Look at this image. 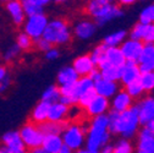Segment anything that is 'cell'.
<instances>
[{"mask_svg":"<svg viewBox=\"0 0 154 153\" xmlns=\"http://www.w3.org/2000/svg\"><path fill=\"white\" fill-rule=\"evenodd\" d=\"M111 133L108 129V115L93 117L86 133L85 152L86 153H98L100 148L111 141Z\"/></svg>","mask_w":154,"mask_h":153,"instance_id":"cell-1","label":"cell"},{"mask_svg":"<svg viewBox=\"0 0 154 153\" xmlns=\"http://www.w3.org/2000/svg\"><path fill=\"white\" fill-rule=\"evenodd\" d=\"M86 11L98 27H103L124 16V10L120 6L104 0H88Z\"/></svg>","mask_w":154,"mask_h":153,"instance_id":"cell-2","label":"cell"},{"mask_svg":"<svg viewBox=\"0 0 154 153\" xmlns=\"http://www.w3.org/2000/svg\"><path fill=\"white\" fill-rule=\"evenodd\" d=\"M140 127L141 124L137 114V108L133 104L128 109L118 113L116 121H115V125L111 130V135H118L120 137L132 140L138 132Z\"/></svg>","mask_w":154,"mask_h":153,"instance_id":"cell-3","label":"cell"},{"mask_svg":"<svg viewBox=\"0 0 154 153\" xmlns=\"http://www.w3.org/2000/svg\"><path fill=\"white\" fill-rule=\"evenodd\" d=\"M42 37L51 45L63 47L71 42L72 28L64 18H51L48 21Z\"/></svg>","mask_w":154,"mask_h":153,"instance_id":"cell-4","label":"cell"},{"mask_svg":"<svg viewBox=\"0 0 154 153\" xmlns=\"http://www.w3.org/2000/svg\"><path fill=\"white\" fill-rule=\"evenodd\" d=\"M63 143L66 145L71 152H80L85 148L86 132L82 129V125L79 124H66L61 132Z\"/></svg>","mask_w":154,"mask_h":153,"instance_id":"cell-5","label":"cell"},{"mask_svg":"<svg viewBox=\"0 0 154 153\" xmlns=\"http://www.w3.org/2000/svg\"><path fill=\"white\" fill-rule=\"evenodd\" d=\"M48 21H49V17L44 12L26 16L25 21L22 23L23 32L27 33L32 39H37V38L42 37L43 31H44Z\"/></svg>","mask_w":154,"mask_h":153,"instance_id":"cell-6","label":"cell"},{"mask_svg":"<svg viewBox=\"0 0 154 153\" xmlns=\"http://www.w3.org/2000/svg\"><path fill=\"white\" fill-rule=\"evenodd\" d=\"M20 136L26 146L27 151H32L37 147H41L43 141V132L34 123H27L20 129Z\"/></svg>","mask_w":154,"mask_h":153,"instance_id":"cell-7","label":"cell"},{"mask_svg":"<svg viewBox=\"0 0 154 153\" xmlns=\"http://www.w3.org/2000/svg\"><path fill=\"white\" fill-rule=\"evenodd\" d=\"M26 146L17 130H10L2 136L0 153H25Z\"/></svg>","mask_w":154,"mask_h":153,"instance_id":"cell-8","label":"cell"},{"mask_svg":"<svg viewBox=\"0 0 154 153\" xmlns=\"http://www.w3.org/2000/svg\"><path fill=\"white\" fill-rule=\"evenodd\" d=\"M98 30V26L93 20L83 18V20L77 21L72 27V36H75L79 41L87 42L95 36Z\"/></svg>","mask_w":154,"mask_h":153,"instance_id":"cell-9","label":"cell"},{"mask_svg":"<svg viewBox=\"0 0 154 153\" xmlns=\"http://www.w3.org/2000/svg\"><path fill=\"white\" fill-rule=\"evenodd\" d=\"M137 135V143L134 151L138 153H153L154 152V130L141 126Z\"/></svg>","mask_w":154,"mask_h":153,"instance_id":"cell-10","label":"cell"},{"mask_svg":"<svg viewBox=\"0 0 154 153\" xmlns=\"http://www.w3.org/2000/svg\"><path fill=\"white\" fill-rule=\"evenodd\" d=\"M137 108V114L141 126H146L149 121L154 120V98L153 95H147L134 104Z\"/></svg>","mask_w":154,"mask_h":153,"instance_id":"cell-11","label":"cell"},{"mask_svg":"<svg viewBox=\"0 0 154 153\" xmlns=\"http://www.w3.org/2000/svg\"><path fill=\"white\" fill-rule=\"evenodd\" d=\"M127 37L132 39H138L143 43H153L154 42V26L153 23H141L137 22L130 32H127Z\"/></svg>","mask_w":154,"mask_h":153,"instance_id":"cell-12","label":"cell"},{"mask_svg":"<svg viewBox=\"0 0 154 153\" xmlns=\"http://www.w3.org/2000/svg\"><path fill=\"white\" fill-rule=\"evenodd\" d=\"M143 42L138 39H132V38H126V39L119 45L121 49L126 61H134L137 63L141 50L143 48Z\"/></svg>","mask_w":154,"mask_h":153,"instance_id":"cell-13","label":"cell"},{"mask_svg":"<svg viewBox=\"0 0 154 153\" xmlns=\"http://www.w3.org/2000/svg\"><path fill=\"white\" fill-rule=\"evenodd\" d=\"M110 109V101L109 98H105L103 95L95 94L92 98V101L88 103V105L85 108L87 115L93 118L97 115H102V114H106Z\"/></svg>","mask_w":154,"mask_h":153,"instance_id":"cell-14","label":"cell"},{"mask_svg":"<svg viewBox=\"0 0 154 153\" xmlns=\"http://www.w3.org/2000/svg\"><path fill=\"white\" fill-rule=\"evenodd\" d=\"M141 72L154 71V45L153 43H144L137 60Z\"/></svg>","mask_w":154,"mask_h":153,"instance_id":"cell-15","label":"cell"},{"mask_svg":"<svg viewBox=\"0 0 154 153\" xmlns=\"http://www.w3.org/2000/svg\"><path fill=\"white\" fill-rule=\"evenodd\" d=\"M5 10L9 14L15 26H22L26 18V14L23 11L21 2H18V0H8L5 3Z\"/></svg>","mask_w":154,"mask_h":153,"instance_id":"cell-16","label":"cell"},{"mask_svg":"<svg viewBox=\"0 0 154 153\" xmlns=\"http://www.w3.org/2000/svg\"><path fill=\"white\" fill-rule=\"evenodd\" d=\"M109 101H110V109L115 111H124L133 105V98L125 89H119Z\"/></svg>","mask_w":154,"mask_h":153,"instance_id":"cell-17","label":"cell"},{"mask_svg":"<svg viewBox=\"0 0 154 153\" xmlns=\"http://www.w3.org/2000/svg\"><path fill=\"white\" fill-rule=\"evenodd\" d=\"M93 88H94V91L97 94L103 95V97L110 99L112 95L120 89V86L116 81H110V80L100 77L99 80L94 81Z\"/></svg>","mask_w":154,"mask_h":153,"instance_id":"cell-18","label":"cell"},{"mask_svg":"<svg viewBox=\"0 0 154 153\" xmlns=\"http://www.w3.org/2000/svg\"><path fill=\"white\" fill-rule=\"evenodd\" d=\"M140 67L138 64L134 61H126L122 66H121V73H120V82L126 86L133 81H137L140 79Z\"/></svg>","mask_w":154,"mask_h":153,"instance_id":"cell-19","label":"cell"},{"mask_svg":"<svg viewBox=\"0 0 154 153\" xmlns=\"http://www.w3.org/2000/svg\"><path fill=\"white\" fill-rule=\"evenodd\" d=\"M63 139L61 135H57V133H47V135H44L41 145L44 153H59Z\"/></svg>","mask_w":154,"mask_h":153,"instance_id":"cell-20","label":"cell"},{"mask_svg":"<svg viewBox=\"0 0 154 153\" xmlns=\"http://www.w3.org/2000/svg\"><path fill=\"white\" fill-rule=\"evenodd\" d=\"M72 67L79 73V76H88V73L95 67L89 54L80 55L72 61Z\"/></svg>","mask_w":154,"mask_h":153,"instance_id":"cell-21","label":"cell"},{"mask_svg":"<svg viewBox=\"0 0 154 153\" xmlns=\"http://www.w3.org/2000/svg\"><path fill=\"white\" fill-rule=\"evenodd\" d=\"M67 109H69V107L65 105V104H63L59 101L51 103L50 107H49L47 120L57 121V123L66 121L67 120Z\"/></svg>","mask_w":154,"mask_h":153,"instance_id":"cell-22","label":"cell"},{"mask_svg":"<svg viewBox=\"0 0 154 153\" xmlns=\"http://www.w3.org/2000/svg\"><path fill=\"white\" fill-rule=\"evenodd\" d=\"M80 76L75 71V69L72 67V65H66L63 66L56 73V83L57 86H63V85H69V83H73L77 81Z\"/></svg>","mask_w":154,"mask_h":153,"instance_id":"cell-23","label":"cell"},{"mask_svg":"<svg viewBox=\"0 0 154 153\" xmlns=\"http://www.w3.org/2000/svg\"><path fill=\"white\" fill-rule=\"evenodd\" d=\"M97 67L99 69L100 75H102L103 79L119 82V80H120V73H121V67H120V66L111 65V64H109L106 60H104V61H102Z\"/></svg>","mask_w":154,"mask_h":153,"instance_id":"cell-24","label":"cell"},{"mask_svg":"<svg viewBox=\"0 0 154 153\" xmlns=\"http://www.w3.org/2000/svg\"><path fill=\"white\" fill-rule=\"evenodd\" d=\"M49 107H50V103H48L45 101L41 99V102H38L34 105V108L32 109V111H31V120H32V123L41 124V123L45 121L47 118H48Z\"/></svg>","mask_w":154,"mask_h":153,"instance_id":"cell-25","label":"cell"},{"mask_svg":"<svg viewBox=\"0 0 154 153\" xmlns=\"http://www.w3.org/2000/svg\"><path fill=\"white\" fill-rule=\"evenodd\" d=\"M105 60L115 66H122L126 63V59L119 47H106L105 50Z\"/></svg>","mask_w":154,"mask_h":153,"instance_id":"cell-26","label":"cell"},{"mask_svg":"<svg viewBox=\"0 0 154 153\" xmlns=\"http://www.w3.org/2000/svg\"><path fill=\"white\" fill-rule=\"evenodd\" d=\"M126 38H127V31L126 30H118L115 32L106 34L103 39V43L106 47H119Z\"/></svg>","mask_w":154,"mask_h":153,"instance_id":"cell-27","label":"cell"},{"mask_svg":"<svg viewBox=\"0 0 154 153\" xmlns=\"http://www.w3.org/2000/svg\"><path fill=\"white\" fill-rule=\"evenodd\" d=\"M67 123L66 121H50V120H45L41 124H37L38 127L41 129V131L43 132V135H47V133H57V135H61V132L65 127Z\"/></svg>","mask_w":154,"mask_h":153,"instance_id":"cell-28","label":"cell"},{"mask_svg":"<svg viewBox=\"0 0 154 153\" xmlns=\"http://www.w3.org/2000/svg\"><path fill=\"white\" fill-rule=\"evenodd\" d=\"M134 151V146L131 139L120 137L116 142L112 143V153H132Z\"/></svg>","mask_w":154,"mask_h":153,"instance_id":"cell-29","label":"cell"},{"mask_svg":"<svg viewBox=\"0 0 154 153\" xmlns=\"http://www.w3.org/2000/svg\"><path fill=\"white\" fill-rule=\"evenodd\" d=\"M60 98V89L57 85H50L49 87H47L44 89V92L42 93V101H45L48 103H54L57 102Z\"/></svg>","mask_w":154,"mask_h":153,"instance_id":"cell-30","label":"cell"},{"mask_svg":"<svg viewBox=\"0 0 154 153\" xmlns=\"http://www.w3.org/2000/svg\"><path fill=\"white\" fill-rule=\"evenodd\" d=\"M138 81H140L142 88L144 89V92H152L154 89V72L153 71L141 72Z\"/></svg>","mask_w":154,"mask_h":153,"instance_id":"cell-31","label":"cell"},{"mask_svg":"<svg viewBox=\"0 0 154 153\" xmlns=\"http://www.w3.org/2000/svg\"><path fill=\"white\" fill-rule=\"evenodd\" d=\"M105 50H106V45L104 43H102V44L97 45L91 52L89 56H91V59H92V61L95 66H98L102 61L105 60Z\"/></svg>","mask_w":154,"mask_h":153,"instance_id":"cell-32","label":"cell"},{"mask_svg":"<svg viewBox=\"0 0 154 153\" xmlns=\"http://www.w3.org/2000/svg\"><path fill=\"white\" fill-rule=\"evenodd\" d=\"M22 8H23L26 16L44 12V8L41 6L35 0H25V2H22Z\"/></svg>","mask_w":154,"mask_h":153,"instance_id":"cell-33","label":"cell"},{"mask_svg":"<svg viewBox=\"0 0 154 153\" xmlns=\"http://www.w3.org/2000/svg\"><path fill=\"white\" fill-rule=\"evenodd\" d=\"M138 22L141 23H153L154 22V5L148 4L146 5L140 15H138Z\"/></svg>","mask_w":154,"mask_h":153,"instance_id":"cell-34","label":"cell"},{"mask_svg":"<svg viewBox=\"0 0 154 153\" xmlns=\"http://www.w3.org/2000/svg\"><path fill=\"white\" fill-rule=\"evenodd\" d=\"M125 91L131 95L133 99L141 98L142 95L146 93L144 89L142 88V86H141V83H140L138 80H137V81H133V82H131V83H128V85H126V86H125Z\"/></svg>","mask_w":154,"mask_h":153,"instance_id":"cell-35","label":"cell"},{"mask_svg":"<svg viewBox=\"0 0 154 153\" xmlns=\"http://www.w3.org/2000/svg\"><path fill=\"white\" fill-rule=\"evenodd\" d=\"M18 48L21 50H29L33 47V39L25 32H20L16 36V42Z\"/></svg>","mask_w":154,"mask_h":153,"instance_id":"cell-36","label":"cell"},{"mask_svg":"<svg viewBox=\"0 0 154 153\" xmlns=\"http://www.w3.org/2000/svg\"><path fill=\"white\" fill-rule=\"evenodd\" d=\"M21 52H22V50L18 48V45L15 43V44L8 47V48L4 50V53H3V59H4V61H6V63L14 61V60H16L18 56L21 55Z\"/></svg>","mask_w":154,"mask_h":153,"instance_id":"cell-37","label":"cell"},{"mask_svg":"<svg viewBox=\"0 0 154 153\" xmlns=\"http://www.w3.org/2000/svg\"><path fill=\"white\" fill-rule=\"evenodd\" d=\"M95 94H97V93H95L94 88L86 91L85 93H82V94L80 95V97H79V99H77V104H79L82 109H85V108L88 105V103L92 101V98L94 97Z\"/></svg>","mask_w":154,"mask_h":153,"instance_id":"cell-38","label":"cell"},{"mask_svg":"<svg viewBox=\"0 0 154 153\" xmlns=\"http://www.w3.org/2000/svg\"><path fill=\"white\" fill-rule=\"evenodd\" d=\"M60 55H61L60 49H59V48H55L54 45L50 47L47 52H44L45 60H48V61H56L57 59L60 58Z\"/></svg>","mask_w":154,"mask_h":153,"instance_id":"cell-39","label":"cell"},{"mask_svg":"<svg viewBox=\"0 0 154 153\" xmlns=\"http://www.w3.org/2000/svg\"><path fill=\"white\" fill-rule=\"evenodd\" d=\"M33 45H35V48L39 50V52H47L50 47H53L48 41H45L43 37H39L37 38V39H33Z\"/></svg>","mask_w":154,"mask_h":153,"instance_id":"cell-40","label":"cell"},{"mask_svg":"<svg viewBox=\"0 0 154 153\" xmlns=\"http://www.w3.org/2000/svg\"><path fill=\"white\" fill-rule=\"evenodd\" d=\"M81 110H82V108L79 104L69 105V109H67V119H71V120L77 119V118L81 115Z\"/></svg>","mask_w":154,"mask_h":153,"instance_id":"cell-41","label":"cell"},{"mask_svg":"<svg viewBox=\"0 0 154 153\" xmlns=\"http://www.w3.org/2000/svg\"><path fill=\"white\" fill-rule=\"evenodd\" d=\"M11 77H10V75H8L5 79H3L2 81H0V94H4L11 86Z\"/></svg>","mask_w":154,"mask_h":153,"instance_id":"cell-42","label":"cell"},{"mask_svg":"<svg viewBox=\"0 0 154 153\" xmlns=\"http://www.w3.org/2000/svg\"><path fill=\"white\" fill-rule=\"evenodd\" d=\"M88 76H89V77L93 80V81H97V80H99L100 77H102V75H100V71H99V69L97 67V66H95L89 73H88Z\"/></svg>","mask_w":154,"mask_h":153,"instance_id":"cell-43","label":"cell"},{"mask_svg":"<svg viewBox=\"0 0 154 153\" xmlns=\"http://www.w3.org/2000/svg\"><path fill=\"white\" fill-rule=\"evenodd\" d=\"M116 2L121 6H131L133 4H136L137 2H140V0H116Z\"/></svg>","mask_w":154,"mask_h":153,"instance_id":"cell-44","label":"cell"},{"mask_svg":"<svg viewBox=\"0 0 154 153\" xmlns=\"http://www.w3.org/2000/svg\"><path fill=\"white\" fill-rule=\"evenodd\" d=\"M100 152L102 153H112V143L111 142H108L106 145H104L100 148Z\"/></svg>","mask_w":154,"mask_h":153,"instance_id":"cell-45","label":"cell"},{"mask_svg":"<svg viewBox=\"0 0 154 153\" xmlns=\"http://www.w3.org/2000/svg\"><path fill=\"white\" fill-rule=\"evenodd\" d=\"M8 75H9L8 69L5 66H3V65H0V81H2L3 79H5Z\"/></svg>","mask_w":154,"mask_h":153,"instance_id":"cell-46","label":"cell"},{"mask_svg":"<svg viewBox=\"0 0 154 153\" xmlns=\"http://www.w3.org/2000/svg\"><path fill=\"white\" fill-rule=\"evenodd\" d=\"M35 2L38 3V4H39L41 6H43V8H45L47 5H49L51 2H53V0H35Z\"/></svg>","mask_w":154,"mask_h":153,"instance_id":"cell-47","label":"cell"},{"mask_svg":"<svg viewBox=\"0 0 154 153\" xmlns=\"http://www.w3.org/2000/svg\"><path fill=\"white\" fill-rule=\"evenodd\" d=\"M59 153H71V149H70V148H69L66 145H64V143H63V146L60 147Z\"/></svg>","mask_w":154,"mask_h":153,"instance_id":"cell-48","label":"cell"},{"mask_svg":"<svg viewBox=\"0 0 154 153\" xmlns=\"http://www.w3.org/2000/svg\"><path fill=\"white\" fill-rule=\"evenodd\" d=\"M54 3H56V4H64V3H67V2H70V0H53Z\"/></svg>","mask_w":154,"mask_h":153,"instance_id":"cell-49","label":"cell"},{"mask_svg":"<svg viewBox=\"0 0 154 153\" xmlns=\"http://www.w3.org/2000/svg\"><path fill=\"white\" fill-rule=\"evenodd\" d=\"M104 2H108V3H115L116 0H104Z\"/></svg>","mask_w":154,"mask_h":153,"instance_id":"cell-50","label":"cell"},{"mask_svg":"<svg viewBox=\"0 0 154 153\" xmlns=\"http://www.w3.org/2000/svg\"><path fill=\"white\" fill-rule=\"evenodd\" d=\"M8 0H0V4H3V3H6Z\"/></svg>","mask_w":154,"mask_h":153,"instance_id":"cell-51","label":"cell"},{"mask_svg":"<svg viewBox=\"0 0 154 153\" xmlns=\"http://www.w3.org/2000/svg\"><path fill=\"white\" fill-rule=\"evenodd\" d=\"M18 2H21V3H22V2H25V0H18Z\"/></svg>","mask_w":154,"mask_h":153,"instance_id":"cell-52","label":"cell"}]
</instances>
